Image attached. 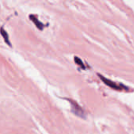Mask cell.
<instances>
[{
  "label": "cell",
  "mask_w": 134,
  "mask_h": 134,
  "mask_svg": "<svg viewBox=\"0 0 134 134\" xmlns=\"http://www.w3.org/2000/svg\"><path fill=\"white\" fill-rule=\"evenodd\" d=\"M29 17H30L31 20H32V21L35 23V24L36 25V27H37L39 30H42V29H43V27H44L43 24H42V22H40V21L38 20V19L36 16H35L34 15H30Z\"/></svg>",
  "instance_id": "obj_3"
},
{
  "label": "cell",
  "mask_w": 134,
  "mask_h": 134,
  "mask_svg": "<svg viewBox=\"0 0 134 134\" xmlns=\"http://www.w3.org/2000/svg\"><path fill=\"white\" fill-rule=\"evenodd\" d=\"M99 76H100V78L101 79V80H102L107 86H110L111 88L115 89V90H122V88L121 86H119V85L115 83L114 82H112V81H111V80H109V79H108L103 77V76L100 75H99Z\"/></svg>",
  "instance_id": "obj_1"
},
{
  "label": "cell",
  "mask_w": 134,
  "mask_h": 134,
  "mask_svg": "<svg viewBox=\"0 0 134 134\" xmlns=\"http://www.w3.org/2000/svg\"><path fill=\"white\" fill-rule=\"evenodd\" d=\"M70 102H71V109H72V111H73L75 115H79V116H80V117H84V111H83V110L80 108V106L78 105V104H77L75 102H74V101L70 100Z\"/></svg>",
  "instance_id": "obj_2"
},
{
  "label": "cell",
  "mask_w": 134,
  "mask_h": 134,
  "mask_svg": "<svg viewBox=\"0 0 134 134\" xmlns=\"http://www.w3.org/2000/svg\"><path fill=\"white\" fill-rule=\"evenodd\" d=\"M0 33L2 35V36L3 37L5 42H6L7 45H9V46H11V43H10V41H9V35H8V33L6 32L5 30H4L3 27H1L0 28Z\"/></svg>",
  "instance_id": "obj_4"
},
{
  "label": "cell",
  "mask_w": 134,
  "mask_h": 134,
  "mask_svg": "<svg viewBox=\"0 0 134 134\" xmlns=\"http://www.w3.org/2000/svg\"><path fill=\"white\" fill-rule=\"evenodd\" d=\"M75 63L78 64V65H79L81 68H82L83 69H85V65H84V64H83V62L82 61V60L80 59V58H79L78 57H75Z\"/></svg>",
  "instance_id": "obj_5"
}]
</instances>
